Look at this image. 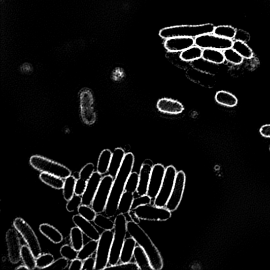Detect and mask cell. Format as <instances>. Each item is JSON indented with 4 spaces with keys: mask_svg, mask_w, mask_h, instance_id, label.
Instances as JSON below:
<instances>
[{
    "mask_svg": "<svg viewBox=\"0 0 270 270\" xmlns=\"http://www.w3.org/2000/svg\"><path fill=\"white\" fill-rule=\"evenodd\" d=\"M135 157L133 153L125 154L123 163L111 187L107 204L104 210L106 216L114 217L118 211L120 199L125 191L126 184L134 167Z\"/></svg>",
    "mask_w": 270,
    "mask_h": 270,
    "instance_id": "cell-1",
    "label": "cell"
},
{
    "mask_svg": "<svg viewBox=\"0 0 270 270\" xmlns=\"http://www.w3.org/2000/svg\"><path fill=\"white\" fill-rule=\"evenodd\" d=\"M127 230L131 236L135 239L137 244L147 255L153 270H162L163 268V261L161 254L145 231L139 224L132 221L127 222Z\"/></svg>",
    "mask_w": 270,
    "mask_h": 270,
    "instance_id": "cell-2",
    "label": "cell"
},
{
    "mask_svg": "<svg viewBox=\"0 0 270 270\" xmlns=\"http://www.w3.org/2000/svg\"><path fill=\"white\" fill-rule=\"evenodd\" d=\"M215 26L211 24L200 25H181L169 27L161 30L159 35L168 39L175 37H196L208 34H213Z\"/></svg>",
    "mask_w": 270,
    "mask_h": 270,
    "instance_id": "cell-3",
    "label": "cell"
},
{
    "mask_svg": "<svg viewBox=\"0 0 270 270\" xmlns=\"http://www.w3.org/2000/svg\"><path fill=\"white\" fill-rule=\"evenodd\" d=\"M114 222V237L112 240L108 263L110 267L107 268H110L117 265L120 261V256H121L127 232V222L124 214L121 213L118 214Z\"/></svg>",
    "mask_w": 270,
    "mask_h": 270,
    "instance_id": "cell-4",
    "label": "cell"
},
{
    "mask_svg": "<svg viewBox=\"0 0 270 270\" xmlns=\"http://www.w3.org/2000/svg\"><path fill=\"white\" fill-rule=\"evenodd\" d=\"M30 164L35 169L54 175L63 179L71 175V171L64 165L40 155H33Z\"/></svg>",
    "mask_w": 270,
    "mask_h": 270,
    "instance_id": "cell-5",
    "label": "cell"
},
{
    "mask_svg": "<svg viewBox=\"0 0 270 270\" xmlns=\"http://www.w3.org/2000/svg\"><path fill=\"white\" fill-rule=\"evenodd\" d=\"M114 234V232L109 230L104 231L101 235L96 251L95 270H101L107 268Z\"/></svg>",
    "mask_w": 270,
    "mask_h": 270,
    "instance_id": "cell-6",
    "label": "cell"
},
{
    "mask_svg": "<svg viewBox=\"0 0 270 270\" xmlns=\"http://www.w3.org/2000/svg\"><path fill=\"white\" fill-rule=\"evenodd\" d=\"M13 226L25 239L35 258L42 254L41 247L34 231L23 219L17 217L14 220Z\"/></svg>",
    "mask_w": 270,
    "mask_h": 270,
    "instance_id": "cell-7",
    "label": "cell"
},
{
    "mask_svg": "<svg viewBox=\"0 0 270 270\" xmlns=\"http://www.w3.org/2000/svg\"><path fill=\"white\" fill-rule=\"evenodd\" d=\"M177 172L173 166H170L166 169L163 181L157 196L154 201V205L165 207L173 189Z\"/></svg>",
    "mask_w": 270,
    "mask_h": 270,
    "instance_id": "cell-8",
    "label": "cell"
},
{
    "mask_svg": "<svg viewBox=\"0 0 270 270\" xmlns=\"http://www.w3.org/2000/svg\"><path fill=\"white\" fill-rule=\"evenodd\" d=\"M114 178L110 175L102 178L92 204V208L97 214L104 212L110 196Z\"/></svg>",
    "mask_w": 270,
    "mask_h": 270,
    "instance_id": "cell-9",
    "label": "cell"
},
{
    "mask_svg": "<svg viewBox=\"0 0 270 270\" xmlns=\"http://www.w3.org/2000/svg\"><path fill=\"white\" fill-rule=\"evenodd\" d=\"M131 210L142 220L166 221L171 217V212L166 207H157L150 204L140 206Z\"/></svg>",
    "mask_w": 270,
    "mask_h": 270,
    "instance_id": "cell-10",
    "label": "cell"
},
{
    "mask_svg": "<svg viewBox=\"0 0 270 270\" xmlns=\"http://www.w3.org/2000/svg\"><path fill=\"white\" fill-rule=\"evenodd\" d=\"M195 39V45L202 49H213L224 51L232 48L234 41L223 38L214 34H208L199 36Z\"/></svg>",
    "mask_w": 270,
    "mask_h": 270,
    "instance_id": "cell-11",
    "label": "cell"
},
{
    "mask_svg": "<svg viewBox=\"0 0 270 270\" xmlns=\"http://www.w3.org/2000/svg\"><path fill=\"white\" fill-rule=\"evenodd\" d=\"M186 183V175L182 171L177 172L173 189L166 207L171 212L177 209L183 198Z\"/></svg>",
    "mask_w": 270,
    "mask_h": 270,
    "instance_id": "cell-12",
    "label": "cell"
},
{
    "mask_svg": "<svg viewBox=\"0 0 270 270\" xmlns=\"http://www.w3.org/2000/svg\"><path fill=\"white\" fill-rule=\"evenodd\" d=\"M6 242L8 249V256L12 264H17L21 259L22 246L20 239L16 230L10 229L6 234Z\"/></svg>",
    "mask_w": 270,
    "mask_h": 270,
    "instance_id": "cell-13",
    "label": "cell"
},
{
    "mask_svg": "<svg viewBox=\"0 0 270 270\" xmlns=\"http://www.w3.org/2000/svg\"><path fill=\"white\" fill-rule=\"evenodd\" d=\"M166 171V169L161 164L153 167L147 194L152 199H155L160 192Z\"/></svg>",
    "mask_w": 270,
    "mask_h": 270,
    "instance_id": "cell-14",
    "label": "cell"
},
{
    "mask_svg": "<svg viewBox=\"0 0 270 270\" xmlns=\"http://www.w3.org/2000/svg\"><path fill=\"white\" fill-rule=\"evenodd\" d=\"M195 45L193 37H175L166 39L164 47L171 53H178L188 49Z\"/></svg>",
    "mask_w": 270,
    "mask_h": 270,
    "instance_id": "cell-15",
    "label": "cell"
},
{
    "mask_svg": "<svg viewBox=\"0 0 270 270\" xmlns=\"http://www.w3.org/2000/svg\"><path fill=\"white\" fill-rule=\"evenodd\" d=\"M101 174L98 171L94 172L89 179L85 192L82 196V204L91 205L95 195L102 179Z\"/></svg>",
    "mask_w": 270,
    "mask_h": 270,
    "instance_id": "cell-16",
    "label": "cell"
},
{
    "mask_svg": "<svg viewBox=\"0 0 270 270\" xmlns=\"http://www.w3.org/2000/svg\"><path fill=\"white\" fill-rule=\"evenodd\" d=\"M153 166L152 162L149 160H146L142 164L139 174V184L136 191L138 196H145L147 194Z\"/></svg>",
    "mask_w": 270,
    "mask_h": 270,
    "instance_id": "cell-17",
    "label": "cell"
},
{
    "mask_svg": "<svg viewBox=\"0 0 270 270\" xmlns=\"http://www.w3.org/2000/svg\"><path fill=\"white\" fill-rule=\"evenodd\" d=\"M72 221L76 227H78L89 238L99 241L101 235L99 231L90 221L79 214L74 215L72 217Z\"/></svg>",
    "mask_w": 270,
    "mask_h": 270,
    "instance_id": "cell-18",
    "label": "cell"
},
{
    "mask_svg": "<svg viewBox=\"0 0 270 270\" xmlns=\"http://www.w3.org/2000/svg\"><path fill=\"white\" fill-rule=\"evenodd\" d=\"M95 166L93 163H88L79 172V178L77 179L75 194L82 196L85 191L87 183L94 174Z\"/></svg>",
    "mask_w": 270,
    "mask_h": 270,
    "instance_id": "cell-19",
    "label": "cell"
},
{
    "mask_svg": "<svg viewBox=\"0 0 270 270\" xmlns=\"http://www.w3.org/2000/svg\"><path fill=\"white\" fill-rule=\"evenodd\" d=\"M157 108L163 113L171 115H178L184 110L181 102L167 98L160 100L157 103Z\"/></svg>",
    "mask_w": 270,
    "mask_h": 270,
    "instance_id": "cell-20",
    "label": "cell"
},
{
    "mask_svg": "<svg viewBox=\"0 0 270 270\" xmlns=\"http://www.w3.org/2000/svg\"><path fill=\"white\" fill-rule=\"evenodd\" d=\"M125 152L122 148H116L112 152L110 166L108 171V175L115 178L122 166Z\"/></svg>",
    "mask_w": 270,
    "mask_h": 270,
    "instance_id": "cell-21",
    "label": "cell"
},
{
    "mask_svg": "<svg viewBox=\"0 0 270 270\" xmlns=\"http://www.w3.org/2000/svg\"><path fill=\"white\" fill-rule=\"evenodd\" d=\"M41 233L55 244L61 243L64 239L63 235L56 228L47 223L40 225Z\"/></svg>",
    "mask_w": 270,
    "mask_h": 270,
    "instance_id": "cell-22",
    "label": "cell"
},
{
    "mask_svg": "<svg viewBox=\"0 0 270 270\" xmlns=\"http://www.w3.org/2000/svg\"><path fill=\"white\" fill-rule=\"evenodd\" d=\"M133 257L135 260V263L137 264L139 270H153L147 255L139 245L135 247Z\"/></svg>",
    "mask_w": 270,
    "mask_h": 270,
    "instance_id": "cell-23",
    "label": "cell"
},
{
    "mask_svg": "<svg viewBox=\"0 0 270 270\" xmlns=\"http://www.w3.org/2000/svg\"><path fill=\"white\" fill-rule=\"evenodd\" d=\"M202 58L206 62L216 65L222 64L226 61L223 51L213 49H202Z\"/></svg>",
    "mask_w": 270,
    "mask_h": 270,
    "instance_id": "cell-24",
    "label": "cell"
},
{
    "mask_svg": "<svg viewBox=\"0 0 270 270\" xmlns=\"http://www.w3.org/2000/svg\"><path fill=\"white\" fill-rule=\"evenodd\" d=\"M137 243L132 237L125 239L120 256V261L123 264L131 262L135 247Z\"/></svg>",
    "mask_w": 270,
    "mask_h": 270,
    "instance_id": "cell-25",
    "label": "cell"
},
{
    "mask_svg": "<svg viewBox=\"0 0 270 270\" xmlns=\"http://www.w3.org/2000/svg\"><path fill=\"white\" fill-rule=\"evenodd\" d=\"M202 49L197 46H193L181 52L179 58L186 63L193 62L202 58Z\"/></svg>",
    "mask_w": 270,
    "mask_h": 270,
    "instance_id": "cell-26",
    "label": "cell"
},
{
    "mask_svg": "<svg viewBox=\"0 0 270 270\" xmlns=\"http://www.w3.org/2000/svg\"><path fill=\"white\" fill-rule=\"evenodd\" d=\"M215 99L217 103L229 107L236 106L238 102V100L235 95L223 91L217 92L215 95Z\"/></svg>",
    "mask_w": 270,
    "mask_h": 270,
    "instance_id": "cell-27",
    "label": "cell"
},
{
    "mask_svg": "<svg viewBox=\"0 0 270 270\" xmlns=\"http://www.w3.org/2000/svg\"><path fill=\"white\" fill-rule=\"evenodd\" d=\"M112 154L110 150L108 149H104L101 153L97 166V171L101 174H105L108 172Z\"/></svg>",
    "mask_w": 270,
    "mask_h": 270,
    "instance_id": "cell-28",
    "label": "cell"
},
{
    "mask_svg": "<svg viewBox=\"0 0 270 270\" xmlns=\"http://www.w3.org/2000/svg\"><path fill=\"white\" fill-rule=\"evenodd\" d=\"M41 181L56 190H61L64 188V183L63 178L57 176L42 172L39 176Z\"/></svg>",
    "mask_w": 270,
    "mask_h": 270,
    "instance_id": "cell-29",
    "label": "cell"
},
{
    "mask_svg": "<svg viewBox=\"0 0 270 270\" xmlns=\"http://www.w3.org/2000/svg\"><path fill=\"white\" fill-rule=\"evenodd\" d=\"M134 199V193L124 191L119 200L118 211L123 214L129 213L131 210Z\"/></svg>",
    "mask_w": 270,
    "mask_h": 270,
    "instance_id": "cell-30",
    "label": "cell"
},
{
    "mask_svg": "<svg viewBox=\"0 0 270 270\" xmlns=\"http://www.w3.org/2000/svg\"><path fill=\"white\" fill-rule=\"evenodd\" d=\"M21 257L24 265L29 270H34L35 269L36 267V258L28 246L26 245L22 246Z\"/></svg>",
    "mask_w": 270,
    "mask_h": 270,
    "instance_id": "cell-31",
    "label": "cell"
},
{
    "mask_svg": "<svg viewBox=\"0 0 270 270\" xmlns=\"http://www.w3.org/2000/svg\"><path fill=\"white\" fill-rule=\"evenodd\" d=\"M83 234V232L77 227L71 229L70 236L71 246L78 252L84 245Z\"/></svg>",
    "mask_w": 270,
    "mask_h": 270,
    "instance_id": "cell-32",
    "label": "cell"
},
{
    "mask_svg": "<svg viewBox=\"0 0 270 270\" xmlns=\"http://www.w3.org/2000/svg\"><path fill=\"white\" fill-rule=\"evenodd\" d=\"M99 241L92 240L85 244L82 248L78 252V258L84 261L91 257L96 252L98 247Z\"/></svg>",
    "mask_w": 270,
    "mask_h": 270,
    "instance_id": "cell-33",
    "label": "cell"
},
{
    "mask_svg": "<svg viewBox=\"0 0 270 270\" xmlns=\"http://www.w3.org/2000/svg\"><path fill=\"white\" fill-rule=\"evenodd\" d=\"M77 179L70 175L66 178L63 188V195L65 200L68 201L75 194Z\"/></svg>",
    "mask_w": 270,
    "mask_h": 270,
    "instance_id": "cell-34",
    "label": "cell"
},
{
    "mask_svg": "<svg viewBox=\"0 0 270 270\" xmlns=\"http://www.w3.org/2000/svg\"><path fill=\"white\" fill-rule=\"evenodd\" d=\"M232 48L236 50L244 59H250L253 56L252 50L246 43L235 40L234 41Z\"/></svg>",
    "mask_w": 270,
    "mask_h": 270,
    "instance_id": "cell-35",
    "label": "cell"
},
{
    "mask_svg": "<svg viewBox=\"0 0 270 270\" xmlns=\"http://www.w3.org/2000/svg\"><path fill=\"white\" fill-rule=\"evenodd\" d=\"M236 29L230 26H220L215 27L213 34L217 36L228 39H234Z\"/></svg>",
    "mask_w": 270,
    "mask_h": 270,
    "instance_id": "cell-36",
    "label": "cell"
},
{
    "mask_svg": "<svg viewBox=\"0 0 270 270\" xmlns=\"http://www.w3.org/2000/svg\"><path fill=\"white\" fill-rule=\"evenodd\" d=\"M94 222L96 226L104 231L114 229L115 222L110 220V217L104 216L101 213L97 214Z\"/></svg>",
    "mask_w": 270,
    "mask_h": 270,
    "instance_id": "cell-37",
    "label": "cell"
},
{
    "mask_svg": "<svg viewBox=\"0 0 270 270\" xmlns=\"http://www.w3.org/2000/svg\"><path fill=\"white\" fill-rule=\"evenodd\" d=\"M226 61L232 64L238 65L241 64L244 58L233 48H230L223 51Z\"/></svg>",
    "mask_w": 270,
    "mask_h": 270,
    "instance_id": "cell-38",
    "label": "cell"
},
{
    "mask_svg": "<svg viewBox=\"0 0 270 270\" xmlns=\"http://www.w3.org/2000/svg\"><path fill=\"white\" fill-rule=\"evenodd\" d=\"M139 174L136 172H132L126 184L125 191L132 193L137 191L139 184Z\"/></svg>",
    "mask_w": 270,
    "mask_h": 270,
    "instance_id": "cell-39",
    "label": "cell"
},
{
    "mask_svg": "<svg viewBox=\"0 0 270 270\" xmlns=\"http://www.w3.org/2000/svg\"><path fill=\"white\" fill-rule=\"evenodd\" d=\"M55 261L53 255L50 253L41 254L36 258V267L40 269H45L50 266Z\"/></svg>",
    "mask_w": 270,
    "mask_h": 270,
    "instance_id": "cell-40",
    "label": "cell"
},
{
    "mask_svg": "<svg viewBox=\"0 0 270 270\" xmlns=\"http://www.w3.org/2000/svg\"><path fill=\"white\" fill-rule=\"evenodd\" d=\"M61 256L68 261L78 258V251L75 250L72 246L68 244L63 245L60 250Z\"/></svg>",
    "mask_w": 270,
    "mask_h": 270,
    "instance_id": "cell-41",
    "label": "cell"
},
{
    "mask_svg": "<svg viewBox=\"0 0 270 270\" xmlns=\"http://www.w3.org/2000/svg\"><path fill=\"white\" fill-rule=\"evenodd\" d=\"M78 212L80 215L90 222L94 221L97 215V213L92 207L84 204L79 207Z\"/></svg>",
    "mask_w": 270,
    "mask_h": 270,
    "instance_id": "cell-42",
    "label": "cell"
},
{
    "mask_svg": "<svg viewBox=\"0 0 270 270\" xmlns=\"http://www.w3.org/2000/svg\"><path fill=\"white\" fill-rule=\"evenodd\" d=\"M82 204V197L78 195L75 194L73 197L68 201L66 209L69 212H73L78 210L79 207Z\"/></svg>",
    "mask_w": 270,
    "mask_h": 270,
    "instance_id": "cell-43",
    "label": "cell"
},
{
    "mask_svg": "<svg viewBox=\"0 0 270 270\" xmlns=\"http://www.w3.org/2000/svg\"><path fill=\"white\" fill-rule=\"evenodd\" d=\"M152 199L147 195L139 196L138 198H135L133 202L131 209H134L138 206L151 204Z\"/></svg>",
    "mask_w": 270,
    "mask_h": 270,
    "instance_id": "cell-44",
    "label": "cell"
},
{
    "mask_svg": "<svg viewBox=\"0 0 270 270\" xmlns=\"http://www.w3.org/2000/svg\"><path fill=\"white\" fill-rule=\"evenodd\" d=\"M68 260L63 257L55 261L50 266L45 269L62 270L68 266Z\"/></svg>",
    "mask_w": 270,
    "mask_h": 270,
    "instance_id": "cell-45",
    "label": "cell"
},
{
    "mask_svg": "<svg viewBox=\"0 0 270 270\" xmlns=\"http://www.w3.org/2000/svg\"><path fill=\"white\" fill-rule=\"evenodd\" d=\"M250 35L248 33L243 31V30L239 29L236 30V34L234 39L235 40L246 43L250 41Z\"/></svg>",
    "mask_w": 270,
    "mask_h": 270,
    "instance_id": "cell-46",
    "label": "cell"
},
{
    "mask_svg": "<svg viewBox=\"0 0 270 270\" xmlns=\"http://www.w3.org/2000/svg\"><path fill=\"white\" fill-rule=\"evenodd\" d=\"M96 264L95 259L92 257H89L84 260L83 262V266H82V270H95Z\"/></svg>",
    "mask_w": 270,
    "mask_h": 270,
    "instance_id": "cell-47",
    "label": "cell"
},
{
    "mask_svg": "<svg viewBox=\"0 0 270 270\" xmlns=\"http://www.w3.org/2000/svg\"><path fill=\"white\" fill-rule=\"evenodd\" d=\"M112 268H122V269H129L131 270H139V267L136 263H134V262H127V263H125L121 265H117Z\"/></svg>",
    "mask_w": 270,
    "mask_h": 270,
    "instance_id": "cell-48",
    "label": "cell"
},
{
    "mask_svg": "<svg viewBox=\"0 0 270 270\" xmlns=\"http://www.w3.org/2000/svg\"><path fill=\"white\" fill-rule=\"evenodd\" d=\"M82 266H83V262H82V260L77 258L71 261V263L68 269L82 270Z\"/></svg>",
    "mask_w": 270,
    "mask_h": 270,
    "instance_id": "cell-49",
    "label": "cell"
},
{
    "mask_svg": "<svg viewBox=\"0 0 270 270\" xmlns=\"http://www.w3.org/2000/svg\"><path fill=\"white\" fill-rule=\"evenodd\" d=\"M260 133L262 136L265 137L270 138V124L262 126L260 130Z\"/></svg>",
    "mask_w": 270,
    "mask_h": 270,
    "instance_id": "cell-50",
    "label": "cell"
},
{
    "mask_svg": "<svg viewBox=\"0 0 270 270\" xmlns=\"http://www.w3.org/2000/svg\"><path fill=\"white\" fill-rule=\"evenodd\" d=\"M129 215L132 220L134 223L139 224L140 222V219L139 218L138 216L135 213L133 210H131V211L129 213Z\"/></svg>",
    "mask_w": 270,
    "mask_h": 270,
    "instance_id": "cell-51",
    "label": "cell"
},
{
    "mask_svg": "<svg viewBox=\"0 0 270 270\" xmlns=\"http://www.w3.org/2000/svg\"><path fill=\"white\" fill-rule=\"evenodd\" d=\"M17 270H28V268L25 265V266H20L19 267L17 268L16 269Z\"/></svg>",
    "mask_w": 270,
    "mask_h": 270,
    "instance_id": "cell-52",
    "label": "cell"
}]
</instances>
